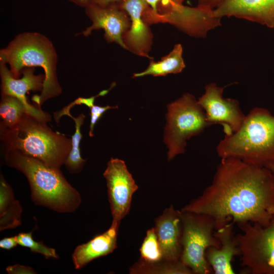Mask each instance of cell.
I'll return each instance as SVG.
<instances>
[{"label":"cell","instance_id":"4316f807","mask_svg":"<svg viewBox=\"0 0 274 274\" xmlns=\"http://www.w3.org/2000/svg\"><path fill=\"white\" fill-rule=\"evenodd\" d=\"M148 4H149L153 11L156 13L157 12V7L158 4L160 2H161V3L164 5V6H169L170 7L172 6H173L174 4L176 3L174 2L173 0H145Z\"/></svg>","mask_w":274,"mask_h":274},{"label":"cell","instance_id":"cb8c5ba5","mask_svg":"<svg viewBox=\"0 0 274 274\" xmlns=\"http://www.w3.org/2000/svg\"><path fill=\"white\" fill-rule=\"evenodd\" d=\"M22 207L14 200L3 211L0 212V230L14 228L21 224Z\"/></svg>","mask_w":274,"mask_h":274},{"label":"cell","instance_id":"5bb4252c","mask_svg":"<svg viewBox=\"0 0 274 274\" xmlns=\"http://www.w3.org/2000/svg\"><path fill=\"white\" fill-rule=\"evenodd\" d=\"M213 12L220 18L234 16L274 27V0H224Z\"/></svg>","mask_w":274,"mask_h":274},{"label":"cell","instance_id":"9a60e30c","mask_svg":"<svg viewBox=\"0 0 274 274\" xmlns=\"http://www.w3.org/2000/svg\"><path fill=\"white\" fill-rule=\"evenodd\" d=\"M234 223H228L217 229L215 235L220 242L218 248H209L206 253V259L215 274H233L231 264L233 258L239 256V249L236 236L233 232Z\"/></svg>","mask_w":274,"mask_h":274},{"label":"cell","instance_id":"7a4b0ae2","mask_svg":"<svg viewBox=\"0 0 274 274\" xmlns=\"http://www.w3.org/2000/svg\"><path fill=\"white\" fill-rule=\"evenodd\" d=\"M5 161L7 165L25 176L35 204L59 213H72L79 207L80 193L66 181L60 169L51 168L17 151L6 152Z\"/></svg>","mask_w":274,"mask_h":274},{"label":"cell","instance_id":"f546056e","mask_svg":"<svg viewBox=\"0 0 274 274\" xmlns=\"http://www.w3.org/2000/svg\"><path fill=\"white\" fill-rule=\"evenodd\" d=\"M75 4L86 8L87 6L91 4L92 0H68Z\"/></svg>","mask_w":274,"mask_h":274},{"label":"cell","instance_id":"9c48e42d","mask_svg":"<svg viewBox=\"0 0 274 274\" xmlns=\"http://www.w3.org/2000/svg\"><path fill=\"white\" fill-rule=\"evenodd\" d=\"M223 87L218 86L216 83H210L206 86L204 93L197 102L204 110L210 123L212 125H221L225 134H229L240 128L246 115L236 99L223 97Z\"/></svg>","mask_w":274,"mask_h":274},{"label":"cell","instance_id":"7c38bea8","mask_svg":"<svg viewBox=\"0 0 274 274\" xmlns=\"http://www.w3.org/2000/svg\"><path fill=\"white\" fill-rule=\"evenodd\" d=\"M86 8V14L92 24L81 35L87 37L95 29H104L105 38L108 42H115L128 49L122 40V35L130 26V22L124 13L116 6L101 7L91 4Z\"/></svg>","mask_w":274,"mask_h":274},{"label":"cell","instance_id":"52a82bcc","mask_svg":"<svg viewBox=\"0 0 274 274\" xmlns=\"http://www.w3.org/2000/svg\"><path fill=\"white\" fill-rule=\"evenodd\" d=\"M181 211L182 233L181 261L196 274H208L212 270L206 257L207 249L219 247L215 235V224L210 216Z\"/></svg>","mask_w":274,"mask_h":274},{"label":"cell","instance_id":"e0dca14e","mask_svg":"<svg viewBox=\"0 0 274 274\" xmlns=\"http://www.w3.org/2000/svg\"><path fill=\"white\" fill-rule=\"evenodd\" d=\"M147 5L145 0H124L121 5L131 20L130 29L126 36L127 47L135 53L146 56L151 40L150 31L142 18Z\"/></svg>","mask_w":274,"mask_h":274},{"label":"cell","instance_id":"83f0119b","mask_svg":"<svg viewBox=\"0 0 274 274\" xmlns=\"http://www.w3.org/2000/svg\"><path fill=\"white\" fill-rule=\"evenodd\" d=\"M224 0H198V6L214 10Z\"/></svg>","mask_w":274,"mask_h":274},{"label":"cell","instance_id":"ffe728a7","mask_svg":"<svg viewBox=\"0 0 274 274\" xmlns=\"http://www.w3.org/2000/svg\"><path fill=\"white\" fill-rule=\"evenodd\" d=\"M66 115L72 118L75 124V132L72 137V146L64 164L71 173H77L81 170L86 162L81 156L80 142L82 139L81 127L83 124L85 116L81 114L78 117H74L70 113Z\"/></svg>","mask_w":274,"mask_h":274},{"label":"cell","instance_id":"ac0fdd59","mask_svg":"<svg viewBox=\"0 0 274 274\" xmlns=\"http://www.w3.org/2000/svg\"><path fill=\"white\" fill-rule=\"evenodd\" d=\"M182 53L183 48L181 45L177 44L168 55L162 58L160 61H151L145 71L134 74L133 77H140L147 75L164 76L168 74L179 73L185 67Z\"/></svg>","mask_w":274,"mask_h":274},{"label":"cell","instance_id":"3957f363","mask_svg":"<svg viewBox=\"0 0 274 274\" xmlns=\"http://www.w3.org/2000/svg\"><path fill=\"white\" fill-rule=\"evenodd\" d=\"M216 151L221 158H237L258 166L274 162V115L265 108L252 109L236 131L225 134Z\"/></svg>","mask_w":274,"mask_h":274},{"label":"cell","instance_id":"44dd1931","mask_svg":"<svg viewBox=\"0 0 274 274\" xmlns=\"http://www.w3.org/2000/svg\"><path fill=\"white\" fill-rule=\"evenodd\" d=\"M27 114L25 107L17 98L2 95L0 104V115L2 119L1 126L10 128L18 124Z\"/></svg>","mask_w":274,"mask_h":274},{"label":"cell","instance_id":"4dcf8cb0","mask_svg":"<svg viewBox=\"0 0 274 274\" xmlns=\"http://www.w3.org/2000/svg\"><path fill=\"white\" fill-rule=\"evenodd\" d=\"M265 167L269 169V170L271 172L274 177V162L269 163Z\"/></svg>","mask_w":274,"mask_h":274},{"label":"cell","instance_id":"7402d4cb","mask_svg":"<svg viewBox=\"0 0 274 274\" xmlns=\"http://www.w3.org/2000/svg\"><path fill=\"white\" fill-rule=\"evenodd\" d=\"M140 251L141 259L146 262H155L164 260L155 227L147 230Z\"/></svg>","mask_w":274,"mask_h":274},{"label":"cell","instance_id":"f1b7e54d","mask_svg":"<svg viewBox=\"0 0 274 274\" xmlns=\"http://www.w3.org/2000/svg\"><path fill=\"white\" fill-rule=\"evenodd\" d=\"M124 0H92L91 4L101 7L115 6L116 3L123 2Z\"/></svg>","mask_w":274,"mask_h":274},{"label":"cell","instance_id":"277c9868","mask_svg":"<svg viewBox=\"0 0 274 274\" xmlns=\"http://www.w3.org/2000/svg\"><path fill=\"white\" fill-rule=\"evenodd\" d=\"M0 61L8 64L15 78L26 67H41L44 71V81L41 94L33 96L39 106L62 92L57 80V56L51 41L38 33L27 32L17 35L1 50Z\"/></svg>","mask_w":274,"mask_h":274},{"label":"cell","instance_id":"ba28073f","mask_svg":"<svg viewBox=\"0 0 274 274\" xmlns=\"http://www.w3.org/2000/svg\"><path fill=\"white\" fill-rule=\"evenodd\" d=\"M236 235L242 273L274 274V215L265 225L247 223L238 226Z\"/></svg>","mask_w":274,"mask_h":274},{"label":"cell","instance_id":"5b68a950","mask_svg":"<svg viewBox=\"0 0 274 274\" xmlns=\"http://www.w3.org/2000/svg\"><path fill=\"white\" fill-rule=\"evenodd\" d=\"M46 123L25 114L16 125L2 126L1 138L6 152L17 151L60 169L71 150L72 140L53 131Z\"/></svg>","mask_w":274,"mask_h":274},{"label":"cell","instance_id":"2e32d148","mask_svg":"<svg viewBox=\"0 0 274 274\" xmlns=\"http://www.w3.org/2000/svg\"><path fill=\"white\" fill-rule=\"evenodd\" d=\"M120 224V222L112 220L111 226L105 232L78 246L72 256L75 269H80L91 261L112 253L117 248Z\"/></svg>","mask_w":274,"mask_h":274},{"label":"cell","instance_id":"d4e9b609","mask_svg":"<svg viewBox=\"0 0 274 274\" xmlns=\"http://www.w3.org/2000/svg\"><path fill=\"white\" fill-rule=\"evenodd\" d=\"M6 270L10 274H34L37 272L31 267L20 264H15L6 267Z\"/></svg>","mask_w":274,"mask_h":274},{"label":"cell","instance_id":"603a6c76","mask_svg":"<svg viewBox=\"0 0 274 274\" xmlns=\"http://www.w3.org/2000/svg\"><path fill=\"white\" fill-rule=\"evenodd\" d=\"M32 231L21 232L17 235L18 245L29 249L32 252L42 254L46 258H58L54 249L46 246L42 242L36 241L32 237Z\"/></svg>","mask_w":274,"mask_h":274},{"label":"cell","instance_id":"8fae6325","mask_svg":"<svg viewBox=\"0 0 274 274\" xmlns=\"http://www.w3.org/2000/svg\"><path fill=\"white\" fill-rule=\"evenodd\" d=\"M34 67H26L22 70L23 77L15 78L10 70L4 62H0V75L2 95H9L18 99L25 107L27 114L43 122L50 120V115L40 109L30 105L26 94L29 91L42 90L44 76L34 74Z\"/></svg>","mask_w":274,"mask_h":274},{"label":"cell","instance_id":"30bf717a","mask_svg":"<svg viewBox=\"0 0 274 274\" xmlns=\"http://www.w3.org/2000/svg\"><path fill=\"white\" fill-rule=\"evenodd\" d=\"M113 220L121 222L128 213L133 193L138 186L125 162L112 158L104 173Z\"/></svg>","mask_w":274,"mask_h":274},{"label":"cell","instance_id":"484cf974","mask_svg":"<svg viewBox=\"0 0 274 274\" xmlns=\"http://www.w3.org/2000/svg\"><path fill=\"white\" fill-rule=\"evenodd\" d=\"M18 245L17 236L5 237L0 241V248L6 250H11Z\"/></svg>","mask_w":274,"mask_h":274},{"label":"cell","instance_id":"6da1fadb","mask_svg":"<svg viewBox=\"0 0 274 274\" xmlns=\"http://www.w3.org/2000/svg\"><path fill=\"white\" fill-rule=\"evenodd\" d=\"M182 211L208 215L215 230L232 222L267 224L274 215V177L267 167L221 158L211 184Z\"/></svg>","mask_w":274,"mask_h":274},{"label":"cell","instance_id":"d6986e66","mask_svg":"<svg viewBox=\"0 0 274 274\" xmlns=\"http://www.w3.org/2000/svg\"><path fill=\"white\" fill-rule=\"evenodd\" d=\"M131 274H192L193 271L181 260L173 261L162 260L155 262L139 260L130 267Z\"/></svg>","mask_w":274,"mask_h":274},{"label":"cell","instance_id":"8992f818","mask_svg":"<svg viewBox=\"0 0 274 274\" xmlns=\"http://www.w3.org/2000/svg\"><path fill=\"white\" fill-rule=\"evenodd\" d=\"M164 142L168 148L167 160L184 153L187 141L212 125L195 97L185 93L167 106Z\"/></svg>","mask_w":274,"mask_h":274},{"label":"cell","instance_id":"4fadbf2b","mask_svg":"<svg viewBox=\"0 0 274 274\" xmlns=\"http://www.w3.org/2000/svg\"><path fill=\"white\" fill-rule=\"evenodd\" d=\"M155 225L164 260H180L182 250L181 211L170 206L155 219Z\"/></svg>","mask_w":274,"mask_h":274},{"label":"cell","instance_id":"1f68e13d","mask_svg":"<svg viewBox=\"0 0 274 274\" xmlns=\"http://www.w3.org/2000/svg\"><path fill=\"white\" fill-rule=\"evenodd\" d=\"M173 1L175 2H181V1H182L183 0H173Z\"/></svg>","mask_w":274,"mask_h":274}]
</instances>
